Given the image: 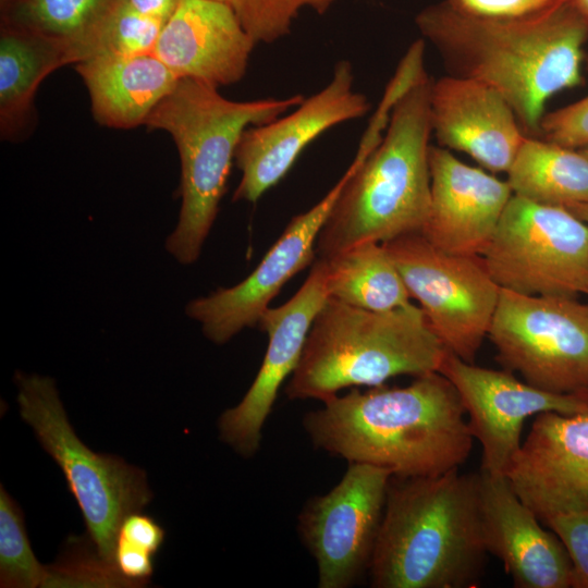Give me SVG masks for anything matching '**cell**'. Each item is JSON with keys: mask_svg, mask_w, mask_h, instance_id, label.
Instances as JSON below:
<instances>
[{"mask_svg": "<svg viewBox=\"0 0 588 588\" xmlns=\"http://www.w3.org/2000/svg\"><path fill=\"white\" fill-rule=\"evenodd\" d=\"M49 567L36 559L27 537L20 505L0 489V586L48 587Z\"/></svg>", "mask_w": 588, "mask_h": 588, "instance_id": "484cf974", "label": "cell"}, {"mask_svg": "<svg viewBox=\"0 0 588 588\" xmlns=\"http://www.w3.org/2000/svg\"><path fill=\"white\" fill-rule=\"evenodd\" d=\"M163 25V22L137 13L115 0L94 37L88 58L151 53Z\"/></svg>", "mask_w": 588, "mask_h": 588, "instance_id": "4316f807", "label": "cell"}, {"mask_svg": "<svg viewBox=\"0 0 588 588\" xmlns=\"http://www.w3.org/2000/svg\"><path fill=\"white\" fill-rule=\"evenodd\" d=\"M114 2L115 0H8L1 2V22L66 45L78 63L88 58L94 37Z\"/></svg>", "mask_w": 588, "mask_h": 588, "instance_id": "d4e9b609", "label": "cell"}, {"mask_svg": "<svg viewBox=\"0 0 588 588\" xmlns=\"http://www.w3.org/2000/svg\"><path fill=\"white\" fill-rule=\"evenodd\" d=\"M321 259L330 298L373 311L411 303L403 278L382 243L358 244Z\"/></svg>", "mask_w": 588, "mask_h": 588, "instance_id": "cb8c5ba5", "label": "cell"}, {"mask_svg": "<svg viewBox=\"0 0 588 588\" xmlns=\"http://www.w3.org/2000/svg\"><path fill=\"white\" fill-rule=\"evenodd\" d=\"M563 543L572 564V588H588V510L559 514L543 523Z\"/></svg>", "mask_w": 588, "mask_h": 588, "instance_id": "f1b7e54d", "label": "cell"}, {"mask_svg": "<svg viewBox=\"0 0 588 588\" xmlns=\"http://www.w3.org/2000/svg\"><path fill=\"white\" fill-rule=\"evenodd\" d=\"M446 352L419 306L373 311L328 297L285 394L294 401L323 402L345 388L439 371Z\"/></svg>", "mask_w": 588, "mask_h": 588, "instance_id": "8992f818", "label": "cell"}, {"mask_svg": "<svg viewBox=\"0 0 588 588\" xmlns=\"http://www.w3.org/2000/svg\"><path fill=\"white\" fill-rule=\"evenodd\" d=\"M232 8L244 28L262 44L287 36L299 13L309 9L324 14L340 0H217Z\"/></svg>", "mask_w": 588, "mask_h": 588, "instance_id": "83f0119b", "label": "cell"}, {"mask_svg": "<svg viewBox=\"0 0 588 588\" xmlns=\"http://www.w3.org/2000/svg\"><path fill=\"white\" fill-rule=\"evenodd\" d=\"M353 65L339 61L330 82L275 120L245 130L234 162L241 180L233 200L257 203L291 170L299 155L328 130L358 120L370 110L367 97L354 88Z\"/></svg>", "mask_w": 588, "mask_h": 588, "instance_id": "4fadbf2b", "label": "cell"}, {"mask_svg": "<svg viewBox=\"0 0 588 588\" xmlns=\"http://www.w3.org/2000/svg\"><path fill=\"white\" fill-rule=\"evenodd\" d=\"M567 209L588 224V204L576 205Z\"/></svg>", "mask_w": 588, "mask_h": 588, "instance_id": "d590c367", "label": "cell"}, {"mask_svg": "<svg viewBox=\"0 0 588 588\" xmlns=\"http://www.w3.org/2000/svg\"><path fill=\"white\" fill-rule=\"evenodd\" d=\"M164 529L142 511L128 514L121 523L117 540L156 554L164 541Z\"/></svg>", "mask_w": 588, "mask_h": 588, "instance_id": "1f68e13d", "label": "cell"}, {"mask_svg": "<svg viewBox=\"0 0 588 588\" xmlns=\"http://www.w3.org/2000/svg\"><path fill=\"white\" fill-rule=\"evenodd\" d=\"M587 68H588V57H587Z\"/></svg>", "mask_w": 588, "mask_h": 588, "instance_id": "f35d334b", "label": "cell"}, {"mask_svg": "<svg viewBox=\"0 0 588 588\" xmlns=\"http://www.w3.org/2000/svg\"><path fill=\"white\" fill-rule=\"evenodd\" d=\"M366 152L355 157L335 185L311 208L294 216L258 266L240 283L186 304V315L200 324L204 335L224 344L246 328H255L282 287L314 264L318 235L343 186Z\"/></svg>", "mask_w": 588, "mask_h": 588, "instance_id": "7c38bea8", "label": "cell"}, {"mask_svg": "<svg viewBox=\"0 0 588 588\" xmlns=\"http://www.w3.org/2000/svg\"><path fill=\"white\" fill-rule=\"evenodd\" d=\"M488 336L497 360L554 393L588 390V304L501 289Z\"/></svg>", "mask_w": 588, "mask_h": 588, "instance_id": "9c48e42d", "label": "cell"}, {"mask_svg": "<svg viewBox=\"0 0 588 588\" xmlns=\"http://www.w3.org/2000/svg\"><path fill=\"white\" fill-rule=\"evenodd\" d=\"M391 477L350 463L336 486L302 509L297 530L316 561L319 588H348L369 568Z\"/></svg>", "mask_w": 588, "mask_h": 588, "instance_id": "8fae6325", "label": "cell"}, {"mask_svg": "<svg viewBox=\"0 0 588 588\" xmlns=\"http://www.w3.org/2000/svg\"><path fill=\"white\" fill-rule=\"evenodd\" d=\"M430 87L426 73L395 102L380 143L360 160L324 221L318 258L422 230L430 208Z\"/></svg>", "mask_w": 588, "mask_h": 588, "instance_id": "277c9868", "label": "cell"}, {"mask_svg": "<svg viewBox=\"0 0 588 588\" xmlns=\"http://www.w3.org/2000/svg\"><path fill=\"white\" fill-rule=\"evenodd\" d=\"M506 174L513 195L534 203L588 204V158L580 149L526 136Z\"/></svg>", "mask_w": 588, "mask_h": 588, "instance_id": "603a6c76", "label": "cell"}, {"mask_svg": "<svg viewBox=\"0 0 588 588\" xmlns=\"http://www.w3.org/2000/svg\"><path fill=\"white\" fill-rule=\"evenodd\" d=\"M430 208L422 236L455 255L481 256L513 196L507 181L430 146Z\"/></svg>", "mask_w": 588, "mask_h": 588, "instance_id": "e0dca14e", "label": "cell"}, {"mask_svg": "<svg viewBox=\"0 0 588 588\" xmlns=\"http://www.w3.org/2000/svg\"><path fill=\"white\" fill-rule=\"evenodd\" d=\"M257 42L228 4L180 0L163 25L154 53L179 77L219 88L246 74Z\"/></svg>", "mask_w": 588, "mask_h": 588, "instance_id": "ffe728a7", "label": "cell"}, {"mask_svg": "<svg viewBox=\"0 0 588 588\" xmlns=\"http://www.w3.org/2000/svg\"><path fill=\"white\" fill-rule=\"evenodd\" d=\"M74 65L87 87L94 119L112 128L144 125L179 81L154 52L98 54Z\"/></svg>", "mask_w": 588, "mask_h": 588, "instance_id": "44dd1931", "label": "cell"}, {"mask_svg": "<svg viewBox=\"0 0 588 588\" xmlns=\"http://www.w3.org/2000/svg\"><path fill=\"white\" fill-rule=\"evenodd\" d=\"M415 24L451 75L479 81L503 96L524 133L540 134L548 100L584 81L588 26L565 2L518 21H483L454 12L443 0Z\"/></svg>", "mask_w": 588, "mask_h": 588, "instance_id": "7a4b0ae2", "label": "cell"}, {"mask_svg": "<svg viewBox=\"0 0 588 588\" xmlns=\"http://www.w3.org/2000/svg\"><path fill=\"white\" fill-rule=\"evenodd\" d=\"M485 546L478 474L395 477L369 564L375 588H475Z\"/></svg>", "mask_w": 588, "mask_h": 588, "instance_id": "3957f363", "label": "cell"}, {"mask_svg": "<svg viewBox=\"0 0 588 588\" xmlns=\"http://www.w3.org/2000/svg\"><path fill=\"white\" fill-rule=\"evenodd\" d=\"M456 13L483 21H518L540 16L562 0H444Z\"/></svg>", "mask_w": 588, "mask_h": 588, "instance_id": "f546056e", "label": "cell"}, {"mask_svg": "<svg viewBox=\"0 0 588 588\" xmlns=\"http://www.w3.org/2000/svg\"><path fill=\"white\" fill-rule=\"evenodd\" d=\"M565 1L588 26V0H563Z\"/></svg>", "mask_w": 588, "mask_h": 588, "instance_id": "e575fe53", "label": "cell"}, {"mask_svg": "<svg viewBox=\"0 0 588 588\" xmlns=\"http://www.w3.org/2000/svg\"><path fill=\"white\" fill-rule=\"evenodd\" d=\"M304 96L230 100L200 81L179 78L145 121L171 135L181 162V209L166 249L182 265L198 260L216 221L235 151L245 130L269 123L297 107Z\"/></svg>", "mask_w": 588, "mask_h": 588, "instance_id": "5b68a950", "label": "cell"}, {"mask_svg": "<svg viewBox=\"0 0 588 588\" xmlns=\"http://www.w3.org/2000/svg\"><path fill=\"white\" fill-rule=\"evenodd\" d=\"M506 477L542 523L588 510V414L536 415Z\"/></svg>", "mask_w": 588, "mask_h": 588, "instance_id": "2e32d148", "label": "cell"}, {"mask_svg": "<svg viewBox=\"0 0 588 588\" xmlns=\"http://www.w3.org/2000/svg\"><path fill=\"white\" fill-rule=\"evenodd\" d=\"M585 295H587V296H588V287H587V291H586V294H585Z\"/></svg>", "mask_w": 588, "mask_h": 588, "instance_id": "74e56055", "label": "cell"}, {"mask_svg": "<svg viewBox=\"0 0 588 588\" xmlns=\"http://www.w3.org/2000/svg\"><path fill=\"white\" fill-rule=\"evenodd\" d=\"M303 426L316 448L395 477L458 469L474 440L457 390L439 371L417 376L406 387L333 395L308 412Z\"/></svg>", "mask_w": 588, "mask_h": 588, "instance_id": "6da1fadb", "label": "cell"}, {"mask_svg": "<svg viewBox=\"0 0 588 588\" xmlns=\"http://www.w3.org/2000/svg\"><path fill=\"white\" fill-rule=\"evenodd\" d=\"M127 8L164 24L176 10L180 0H120Z\"/></svg>", "mask_w": 588, "mask_h": 588, "instance_id": "836d02e7", "label": "cell"}, {"mask_svg": "<svg viewBox=\"0 0 588 588\" xmlns=\"http://www.w3.org/2000/svg\"><path fill=\"white\" fill-rule=\"evenodd\" d=\"M430 121L438 146L462 151L492 173L507 172L527 136L501 94L451 74L431 82Z\"/></svg>", "mask_w": 588, "mask_h": 588, "instance_id": "d6986e66", "label": "cell"}, {"mask_svg": "<svg viewBox=\"0 0 588 588\" xmlns=\"http://www.w3.org/2000/svg\"><path fill=\"white\" fill-rule=\"evenodd\" d=\"M14 381L22 419L63 471L93 549L114 567L115 539L122 520L152 499L145 471L117 455L96 453L86 446L70 425L51 378L17 371Z\"/></svg>", "mask_w": 588, "mask_h": 588, "instance_id": "52a82bcc", "label": "cell"}, {"mask_svg": "<svg viewBox=\"0 0 588 588\" xmlns=\"http://www.w3.org/2000/svg\"><path fill=\"white\" fill-rule=\"evenodd\" d=\"M0 1L3 2V1H8V0H0Z\"/></svg>", "mask_w": 588, "mask_h": 588, "instance_id": "ab89813d", "label": "cell"}, {"mask_svg": "<svg viewBox=\"0 0 588 588\" xmlns=\"http://www.w3.org/2000/svg\"><path fill=\"white\" fill-rule=\"evenodd\" d=\"M155 554L136 548L127 542L117 540L113 563L118 573L132 587L146 585L154 574Z\"/></svg>", "mask_w": 588, "mask_h": 588, "instance_id": "d6a6232c", "label": "cell"}, {"mask_svg": "<svg viewBox=\"0 0 588 588\" xmlns=\"http://www.w3.org/2000/svg\"><path fill=\"white\" fill-rule=\"evenodd\" d=\"M481 258L501 289L576 297L588 287V224L565 207L513 195Z\"/></svg>", "mask_w": 588, "mask_h": 588, "instance_id": "ba28073f", "label": "cell"}, {"mask_svg": "<svg viewBox=\"0 0 588 588\" xmlns=\"http://www.w3.org/2000/svg\"><path fill=\"white\" fill-rule=\"evenodd\" d=\"M539 135L542 139L574 149L588 147V95L544 113Z\"/></svg>", "mask_w": 588, "mask_h": 588, "instance_id": "4dcf8cb0", "label": "cell"}, {"mask_svg": "<svg viewBox=\"0 0 588 588\" xmlns=\"http://www.w3.org/2000/svg\"><path fill=\"white\" fill-rule=\"evenodd\" d=\"M439 372L457 390L474 439L482 446L480 470L506 476L525 420L541 413L588 414V390L554 393L518 380L509 370L482 368L446 352Z\"/></svg>", "mask_w": 588, "mask_h": 588, "instance_id": "5bb4252c", "label": "cell"}, {"mask_svg": "<svg viewBox=\"0 0 588 588\" xmlns=\"http://www.w3.org/2000/svg\"><path fill=\"white\" fill-rule=\"evenodd\" d=\"M70 47L44 35L1 22L0 26V135L20 142L36 125L34 98L44 78L54 70L75 64Z\"/></svg>", "mask_w": 588, "mask_h": 588, "instance_id": "7402d4cb", "label": "cell"}, {"mask_svg": "<svg viewBox=\"0 0 588 588\" xmlns=\"http://www.w3.org/2000/svg\"><path fill=\"white\" fill-rule=\"evenodd\" d=\"M485 546L497 556L516 588H572V564L551 530L501 474L478 473Z\"/></svg>", "mask_w": 588, "mask_h": 588, "instance_id": "ac0fdd59", "label": "cell"}, {"mask_svg": "<svg viewBox=\"0 0 588 588\" xmlns=\"http://www.w3.org/2000/svg\"><path fill=\"white\" fill-rule=\"evenodd\" d=\"M328 297L324 265L318 258L297 292L261 315L257 327L268 335L261 366L240 403L224 411L218 421L220 439L241 456L249 458L258 452L278 392L295 371L314 319Z\"/></svg>", "mask_w": 588, "mask_h": 588, "instance_id": "9a60e30c", "label": "cell"}, {"mask_svg": "<svg viewBox=\"0 0 588 588\" xmlns=\"http://www.w3.org/2000/svg\"><path fill=\"white\" fill-rule=\"evenodd\" d=\"M580 150H581V151L586 155V157L588 158V147L581 148Z\"/></svg>", "mask_w": 588, "mask_h": 588, "instance_id": "8d00e7d4", "label": "cell"}, {"mask_svg": "<svg viewBox=\"0 0 588 588\" xmlns=\"http://www.w3.org/2000/svg\"><path fill=\"white\" fill-rule=\"evenodd\" d=\"M382 244L445 350L473 364L501 292L481 256L445 253L420 232Z\"/></svg>", "mask_w": 588, "mask_h": 588, "instance_id": "30bf717a", "label": "cell"}]
</instances>
